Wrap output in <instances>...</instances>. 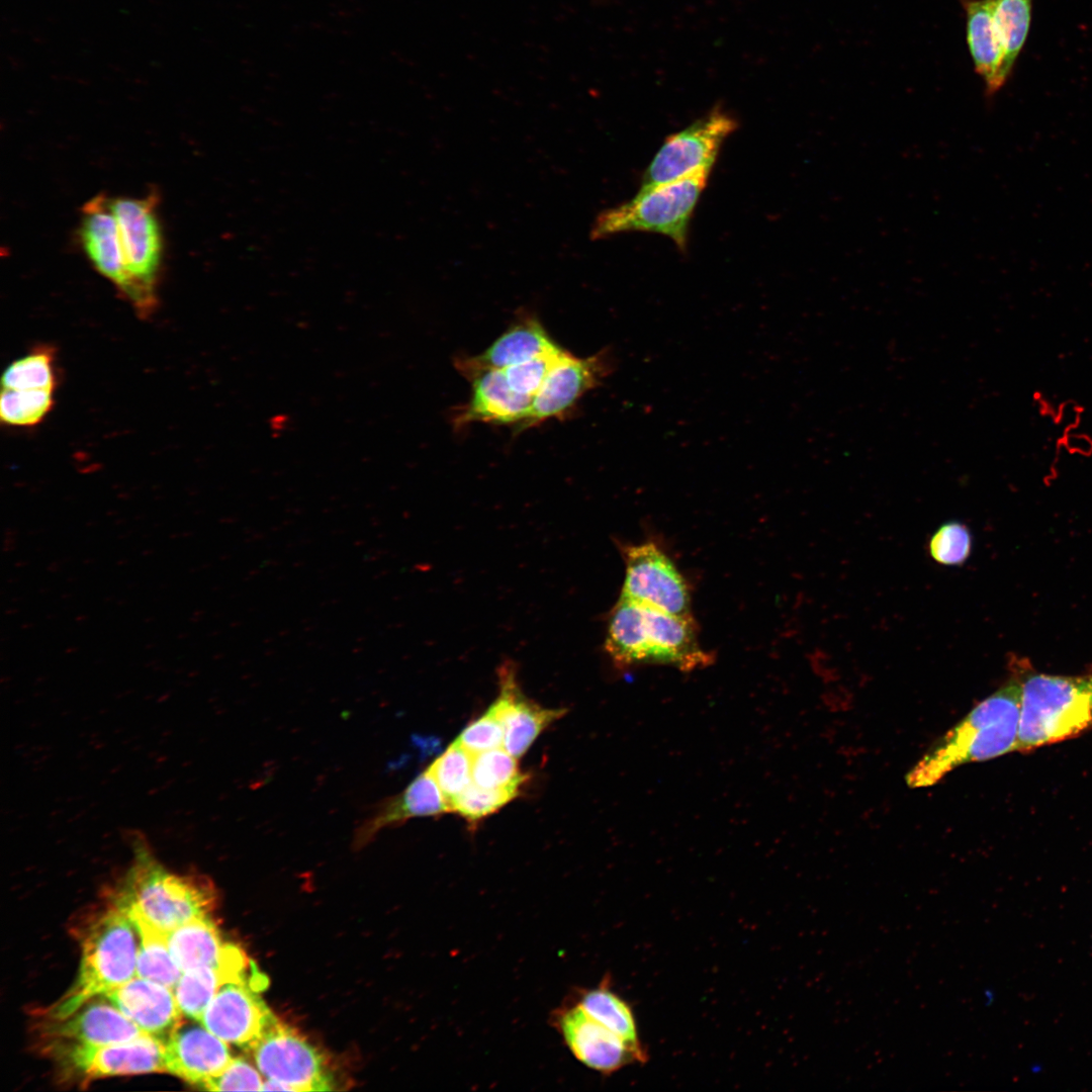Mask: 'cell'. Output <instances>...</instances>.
Returning a JSON list of instances; mask_svg holds the SVG:
<instances>
[{"label": "cell", "mask_w": 1092, "mask_h": 1092, "mask_svg": "<svg viewBox=\"0 0 1092 1092\" xmlns=\"http://www.w3.org/2000/svg\"><path fill=\"white\" fill-rule=\"evenodd\" d=\"M129 841L132 859L114 890V898L128 913L166 934L211 914L217 905V891L208 877L169 871L140 832L130 833Z\"/></svg>", "instance_id": "cell-1"}, {"label": "cell", "mask_w": 1092, "mask_h": 1092, "mask_svg": "<svg viewBox=\"0 0 1092 1092\" xmlns=\"http://www.w3.org/2000/svg\"><path fill=\"white\" fill-rule=\"evenodd\" d=\"M605 650L620 668L669 665L693 671L712 663L692 617L671 615L620 597L607 624Z\"/></svg>", "instance_id": "cell-2"}, {"label": "cell", "mask_w": 1092, "mask_h": 1092, "mask_svg": "<svg viewBox=\"0 0 1092 1092\" xmlns=\"http://www.w3.org/2000/svg\"><path fill=\"white\" fill-rule=\"evenodd\" d=\"M1020 696V675L1011 677L938 740L907 774V785L932 786L961 764L1016 750Z\"/></svg>", "instance_id": "cell-3"}, {"label": "cell", "mask_w": 1092, "mask_h": 1092, "mask_svg": "<svg viewBox=\"0 0 1092 1092\" xmlns=\"http://www.w3.org/2000/svg\"><path fill=\"white\" fill-rule=\"evenodd\" d=\"M113 907L87 928L81 943L79 973L72 987L46 1010L47 1018L63 1019L96 996L123 985L136 975L139 939L126 907Z\"/></svg>", "instance_id": "cell-4"}, {"label": "cell", "mask_w": 1092, "mask_h": 1092, "mask_svg": "<svg viewBox=\"0 0 1092 1092\" xmlns=\"http://www.w3.org/2000/svg\"><path fill=\"white\" fill-rule=\"evenodd\" d=\"M1020 675V674H1019ZM1018 751L1075 737L1092 728V675H1020Z\"/></svg>", "instance_id": "cell-5"}, {"label": "cell", "mask_w": 1092, "mask_h": 1092, "mask_svg": "<svg viewBox=\"0 0 1092 1092\" xmlns=\"http://www.w3.org/2000/svg\"><path fill=\"white\" fill-rule=\"evenodd\" d=\"M711 171L639 191L631 200L599 214L590 238L600 240L625 232H649L668 237L687 250L690 222Z\"/></svg>", "instance_id": "cell-6"}, {"label": "cell", "mask_w": 1092, "mask_h": 1092, "mask_svg": "<svg viewBox=\"0 0 1092 1092\" xmlns=\"http://www.w3.org/2000/svg\"><path fill=\"white\" fill-rule=\"evenodd\" d=\"M157 203L155 193L144 197L110 199L127 277V287L122 297L143 318L151 316L159 302L163 236Z\"/></svg>", "instance_id": "cell-7"}, {"label": "cell", "mask_w": 1092, "mask_h": 1092, "mask_svg": "<svg viewBox=\"0 0 1092 1092\" xmlns=\"http://www.w3.org/2000/svg\"><path fill=\"white\" fill-rule=\"evenodd\" d=\"M737 127L736 120L719 108L668 136L642 176L639 191L682 179L701 170L711 171L720 147Z\"/></svg>", "instance_id": "cell-8"}, {"label": "cell", "mask_w": 1092, "mask_h": 1092, "mask_svg": "<svg viewBox=\"0 0 1092 1092\" xmlns=\"http://www.w3.org/2000/svg\"><path fill=\"white\" fill-rule=\"evenodd\" d=\"M265 987L266 978L253 966L244 978L221 985L198 1022L224 1042L249 1050L278 1020L260 996Z\"/></svg>", "instance_id": "cell-9"}, {"label": "cell", "mask_w": 1092, "mask_h": 1092, "mask_svg": "<svg viewBox=\"0 0 1092 1092\" xmlns=\"http://www.w3.org/2000/svg\"><path fill=\"white\" fill-rule=\"evenodd\" d=\"M625 577L621 597L662 612L692 617L687 580L653 542L623 547Z\"/></svg>", "instance_id": "cell-10"}, {"label": "cell", "mask_w": 1092, "mask_h": 1092, "mask_svg": "<svg viewBox=\"0 0 1092 1092\" xmlns=\"http://www.w3.org/2000/svg\"><path fill=\"white\" fill-rule=\"evenodd\" d=\"M267 1080L287 1091L331 1090V1077L322 1055L292 1028L277 1020L250 1048Z\"/></svg>", "instance_id": "cell-11"}, {"label": "cell", "mask_w": 1092, "mask_h": 1092, "mask_svg": "<svg viewBox=\"0 0 1092 1092\" xmlns=\"http://www.w3.org/2000/svg\"><path fill=\"white\" fill-rule=\"evenodd\" d=\"M614 368L615 358L609 348L584 358L566 352L534 395L529 417L519 430L530 429L550 419H564Z\"/></svg>", "instance_id": "cell-12"}, {"label": "cell", "mask_w": 1092, "mask_h": 1092, "mask_svg": "<svg viewBox=\"0 0 1092 1092\" xmlns=\"http://www.w3.org/2000/svg\"><path fill=\"white\" fill-rule=\"evenodd\" d=\"M164 1043L145 1034L139 1038L103 1045H65L48 1054L86 1081L111 1076L167 1072Z\"/></svg>", "instance_id": "cell-13"}, {"label": "cell", "mask_w": 1092, "mask_h": 1092, "mask_svg": "<svg viewBox=\"0 0 1092 1092\" xmlns=\"http://www.w3.org/2000/svg\"><path fill=\"white\" fill-rule=\"evenodd\" d=\"M552 1021L573 1057L599 1073L610 1075L630 1064L644 1063L648 1059L647 1053L631 1046L589 1016L577 1003L558 1008Z\"/></svg>", "instance_id": "cell-14"}, {"label": "cell", "mask_w": 1092, "mask_h": 1092, "mask_svg": "<svg viewBox=\"0 0 1092 1092\" xmlns=\"http://www.w3.org/2000/svg\"><path fill=\"white\" fill-rule=\"evenodd\" d=\"M41 1028L50 1042L47 1052L65 1045L118 1043L146 1034L110 1001L96 997L66 1018H47Z\"/></svg>", "instance_id": "cell-15"}, {"label": "cell", "mask_w": 1092, "mask_h": 1092, "mask_svg": "<svg viewBox=\"0 0 1092 1092\" xmlns=\"http://www.w3.org/2000/svg\"><path fill=\"white\" fill-rule=\"evenodd\" d=\"M192 1020H182L164 1043L165 1064L167 1073L202 1088L233 1058L226 1042Z\"/></svg>", "instance_id": "cell-16"}, {"label": "cell", "mask_w": 1092, "mask_h": 1092, "mask_svg": "<svg viewBox=\"0 0 1092 1092\" xmlns=\"http://www.w3.org/2000/svg\"><path fill=\"white\" fill-rule=\"evenodd\" d=\"M471 383L467 402L453 414L455 429L473 423L519 425L529 417L533 397L515 391L500 369H482L465 376Z\"/></svg>", "instance_id": "cell-17"}, {"label": "cell", "mask_w": 1092, "mask_h": 1092, "mask_svg": "<svg viewBox=\"0 0 1092 1092\" xmlns=\"http://www.w3.org/2000/svg\"><path fill=\"white\" fill-rule=\"evenodd\" d=\"M102 997L143 1032L163 1043L183 1020L172 989L138 976Z\"/></svg>", "instance_id": "cell-18"}, {"label": "cell", "mask_w": 1092, "mask_h": 1092, "mask_svg": "<svg viewBox=\"0 0 1092 1092\" xmlns=\"http://www.w3.org/2000/svg\"><path fill=\"white\" fill-rule=\"evenodd\" d=\"M557 348L539 318L524 310L482 353L460 357L455 366L465 377L482 369L503 370Z\"/></svg>", "instance_id": "cell-19"}, {"label": "cell", "mask_w": 1092, "mask_h": 1092, "mask_svg": "<svg viewBox=\"0 0 1092 1092\" xmlns=\"http://www.w3.org/2000/svg\"><path fill=\"white\" fill-rule=\"evenodd\" d=\"M450 811L447 798L427 768L402 793L379 804L357 827L353 845L360 849L373 841L382 829L400 825L407 819L439 816Z\"/></svg>", "instance_id": "cell-20"}, {"label": "cell", "mask_w": 1092, "mask_h": 1092, "mask_svg": "<svg viewBox=\"0 0 1092 1092\" xmlns=\"http://www.w3.org/2000/svg\"><path fill=\"white\" fill-rule=\"evenodd\" d=\"M489 709L504 726V748L517 758L545 728L565 713L563 709H546L525 698L511 667L502 668L499 695Z\"/></svg>", "instance_id": "cell-21"}, {"label": "cell", "mask_w": 1092, "mask_h": 1092, "mask_svg": "<svg viewBox=\"0 0 1092 1092\" xmlns=\"http://www.w3.org/2000/svg\"><path fill=\"white\" fill-rule=\"evenodd\" d=\"M80 238L92 266L123 296L127 277L110 198L99 194L84 204Z\"/></svg>", "instance_id": "cell-22"}, {"label": "cell", "mask_w": 1092, "mask_h": 1092, "mask_svg": "<svg viewBox=\"0 0 1092 1092\" xmlns=\"http://www.w3.org/2000/svg\"><path fill=\"white\" fill-rule=\"evenodd\" d=\"M170 952L181 969L211 967L222 969L238 963L243 950L222 940L209 916L191 920L167 933Z\"/></svg>", "instance_id": "cell-23"}, {"label": "cell", "mask_w": 1092, "mask_h": 1092, "mask_svg": "<svg viewBox=\"0 0 1092 1092\" xmlns=\"http://www.w3.org/2000/svg\"><path fill=\"white\" fill-rule=\"evenodd\" d=\"M966 12V34L977 74L982 78L987 97L997 94L1008 81L1003 72V55L994 20V0H960Z\"/></svg>", "instance_id": "cell-24"}, {"label": "cell", "mask_w": 1092, "mask_h": 1092, "mask_svg": "<svg viewBox=\"0 0 1092 1092\" xmlns=\"http://www.w3.org/2000/svg\"><path fill=\"white\" fill-rule=\"evenodd\" d=\"M576 1003L589 1016L615 1032L631 1046L639 1052L647 1053L640 1040L632 1007L612 990L608 978L595 988L580 990Z\"/></svg>", "instance_id": "cell-25"}, {"label": "cell", "mask_w": 1092, "mask_h": 1092, "mask_svg": "<svg viewBox=\"0 0 1092 1092\" xmlns=\"http://www.w3.org/2000/svg\"><path fill=\"white\" fill-rule=\"evenodd\" d=\"M128 915L140 936L136 976L173 990L183 972L170 952L167 934L156 929L143 918L130 913Z\"/></svg>", "instance_id": "cell-26"}, {"label": "cell", "mask_w": 1092, "mask_h": 1092, "mask_svg": "<svg viewBox=\"0 0 1092 1092\" xmlns=\"http://www.w3.org/2000/svg\"><path fill=\"white\" fill-rule=\"evenodd\" d=\"M1032 0H994L993 20L1003 55V72L1008 80L1026 41L1031 21Z\"/></svg>", "instance_id": "cell-27"}, {"label": "cell", "mask_w": 1092, "mask_h": 1092, "mask_svg": "<svg viewBox=\"0 0 1092 1092\" xmlns=\"http://www.w3.org/2000/svg\"><path fill=\"white\" fill-rule=\"evenodd\" d=\"M58 386L56 350L39 345L11 362L1 378L2 389L50 390Z\"/></svg>", "instance_id": "cell-28"}, {"label": "cell", "mask_w": 1092, "mask_h": 1092, "mask_svg": "<svg viewBox=\"0 0 1092 1092\" xmlns=\"http://www.w3.org/2000/svg\"><path fill=\"white\" fill-rule=\"evenodd\" d=\"M230 981L233 980L217 968L201 967L183 972L173 989L182 1014L199 1021L215 993Z\"/></svg>", "instance_id": "cell-29"}, {"label": "cell", "mask_w": 1092, "mask_h": 1092, "mask_svg": "<svg viewBox=\"0 0 1092 1092\" xmlns=\"http://www.w3.org/2000/svg\"><path fill=\"white\" fill-rule=\"evenodd\" d=\"M56 391L2 389L0 419L9 427L29 428L42 422L55 404Z\"/></svg>", "instance_id": "cell-30"}, {"label": "cell", "mask_w": 1092, "mask_h": 1092, "mask_svg": "<svg viewBox=\"0 0 1092 1092\" xmlns=\"http://www.w3.org/2000/svg\"><path fill=\"white\" fill-rule=\"evenodd\" d=\"M517 757L504 747L473 755L472 782L485 789L518 790L526 780Z\"/></svg>", "instance_id": "cell-31"}, {"label": "cell", "mask_w": 1092, "mask_h": 1092, "mask_svg": "<svg viewBox=\"0 0 1092 1092\" xmlns=\"http://www.w3.org/2000/svg\"><path fill=\"white\" fill-rule=\"evenodd\" d=\"M473 755L455 741L428 767L449 804L472 783Z\"/></svg>", "instance_id": "cell-32"}, {"label": "cell", "mask_w": 1092, "mask_h": 1092, "mask_svg": "<svg viewBox=\"0 0 1092 1092\" xmlns=\"http://www.w3.org/2000/svg\"><path fill=\"white\" fill-rule=\"evenodd\" d=\"M519 794L512 789H485L473 782L450 802L451 811L471 824L487 817L514 800Z\"/></svg>", "instance_id": "cell-33"}, {"label": "cell", "mask_w": 1092, "mask_h": 1092, "mask_svg": "<svg viewBox=\"0 0 1092 1092\" xmlns=\"http://www.w3.org/2000/svg\"><path fill=\"white\" fill-rule=\"evenodd\" d=\"M567 351L561 347L526 362L503 369L510 386L517 392L534 397L552 368Z\"/></svg>", "instance_id": "cell-34"}, {"label": "cell", "mask_w": 1092, "mask_h": 1092, "mask_svg": "<svg viewBox=\"0 0 1092 1092\" xmlns=\"http://www.w3.org/2000/svg\"><path fill=\"white\" fill-rule=\"evenodd\" d=\"M972 537L969 529L962 523L948 522L933 534L929 541V553L943 565H961L970 556Z\"/></svg>", "instance_id": "cell-35"}, {"label": "cell", "mask_w": 1092, "mask_h": 1092, "mask_svg": "<svg viewBox=\"0 0 1092 1092\" xmlns=\"http://www.w3.org/2000/svg\"><path fill=\"white\" fill-rule=\"evenodd\" d=\"M504 726L496 715L488 709L478 719L467 725L455 740L472 755L504 747Z\"/></svg>", "instance_id": "cell-36"}, {"label": "cell", "mask_w": 1092, "mask_h": 1092, "mask_svg": "<svg viewBox=\"0 0 1092 1092\" xmlns=\"http://www.w3.org/2000/svg\"><path fill=\"white\" fill-rule=\"evenodd\" d=\"M257 1069L245 1058H235L221 1073L209 1079L202 1088L210 1091H261L264 1082L262 1074Z\"/></svg>", "instance_id": "cell-37"}, {"label": "cell", "mask_w": 1092, "mask_h": 1092, "mask_svg": "<svg viewBox=\"0 0 1092 1092\" xmlns=\"http://www.w3.org/2000/svg\"><path fill=\"white\" fill-rule=\"evenodd\" d=\"M1064 445L1071 453H1092V438L1085 434L1068 433L1064 439Z\"/></svg>", "instance_id": "cell-38"}]
</instances>
